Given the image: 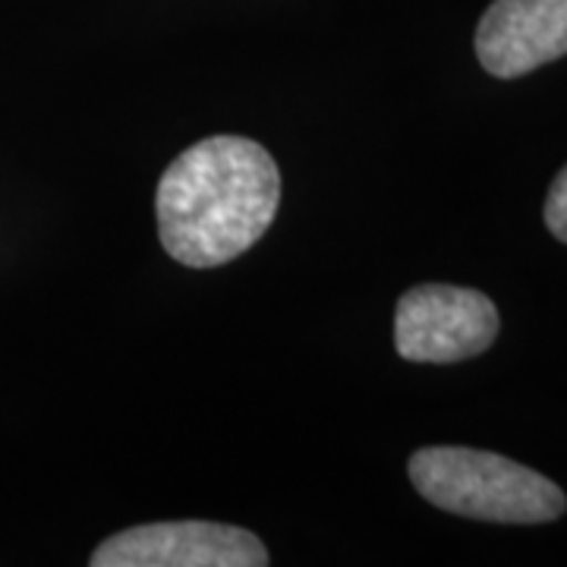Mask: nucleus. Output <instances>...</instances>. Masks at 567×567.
Instances as JSON below:
<instances>
[{
  "label": "nucleus",
  "mask_w": 567,
  "mask_h": 567,
  "mask_svg": "<svg viewBox=\"0 0 567 567\" xmlns=\"http://www.w3.org/2000/svg\"><path fill=\"white\" fill-rule=\"evenodd\" d=\"M281 174L259 142L212 136L181 152L155 193L158 237L186 268H218L271 227Z\"/></svg>",
  "instance_id": "f257e3e1"
},
{
  "label": "nucleus",
  "mask_w": 567,
  "mask_h": 567,
  "mask_svg": "<svg viewBox=\"0 0 567 567\" xmlns=\"http://www.w3.org/2000/svg\"><path fill=\"white\" fill-rule=\"evenodd\" d=\"M543 218H546L551 237L567 246V167H561V174L555 177L551 189H548Z\"/></svg>",
  "instance_id": "423d86ee"
},
{
  "label": "nucleus",
  "mask_w": 567,
  "mask_h": 567,
  "mask_svg": "<svg viewBox=\"0 0 567 567\" xmlns=\"http://www.w3.org/2000/svg\"><path fill=\"white\" fill-rule=\"evenodd\" d=\"M567 54V0H495L476 29L488 76L517 80Z\"/></svg>",
  "instance_id": "39448f33"
},
{
  "label": "nucleus",
  "mask_w": 567,
  "mask_h": 567,
  "mask_svg": "<svg viewBox=\"0 0 567 567\" xmlns=\"http://www.w3.org/2000/svg\"><path fill=\"white\" fill-rule=\"evenodd\" d=\"M406 470L429 505L470 520L551 524L567 511L565 492L548 476L492 451L420 447Z\"/></svg>",
  "instance_id": "f03ea898"
},
{
  "label": "nucleus",
  "mask_w": 567,
  "mask_h": 567,
  "mask_svg": "<svg viewBox=\"0 0 567 567\" xmlns=\"http://www.w3.org/2000/svg\"><path fill=\"white\" fill-rule=\"evenodd\" d=\"M498 309L486 293L454 284H420L398 300L394 347L410 363H461L498 338Z\"/></svg>",
  "instance_id": "7ed1b4c3"
},
{
  "label": "nucleus",
  "mask_w": 567,
  "mask_h": 567,
  "mask_svg": "<svg viewBox=\"0 0 567 567\" xmlns=\"http://www.w3.org/2000/svg\"><path fill=\"white\" fill-rule=\"evenodd\" d=\"M92 567H265L268 551L244 527L212 520H164L104 539Z\"/></svg>",
  "instance_id": "20e7f679"
}]
</instances>
